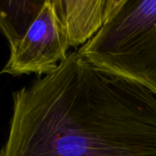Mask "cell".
<instances>
[{
  "label": "cell",
  "mask_w": 156,
  "mask_h": 156,
  "mask_svg": "<svg viewBox=\"0 0 156 156\" xmlns=\"http://www.w3.org/2000/svg\"><path fill=\"white\" fill-rule=\"evenodd\" d=\"M0 156H156V97L73 51L13 92Z\"/></svg>",
  "instance_id": "6da1fadb"
},
{
  "label": "cell",
  "mask_w": 156,
  "mask_h": 156,
  "mask_svg": "<svg viewBox=\"0 0 156 156\" xmlns=\"http://www.w3.org/2000/svg\"><path fill=\"white\" fill-rule=\"evenodd\" d=\"M77 51L156 97V0H108L103 27Z\"/></svg>",
  "instance_id": "7a4b0ae2"
},
{
  "label": "cell",
  "mask_w": 156,
  "mask_h": 156,
  "mask_svg": "<svg viewBox=\"0 0 156 156\" xmlns=\"http://www.w3.org/2000/svg\"><path fill=\"white\" fill-rule=\"evenodd\" d=\"M70 46L53 0H45L25 37L10 48L0 75H47L68 56Z\"/></svg>",
  "instance_id": "3957f363"
},
{
  "label": "cell",
  "mask_w": 156,
  "mask_h": 156,
  "mask_svg": "<svg viewBox=\"0 0 156 156\" xmlns=\"http://www.w3.org/2000/svg\"><path fill=\"white\" fill-rule=\"evenodd\" d=\"M108 0H53L70 48L82 47L103 27Z\"/></svg>",
  "instance_id": "277c9868"
},
{
  "label": "cell",
  "mask_w": 156,
  "mask_h": 156,
  "mask_svg": "<svg viewBox=\"0 0 156 156\" xmlns=\"http://www.w3.org/2000/svg\"><path fill=\"white\" fill-rule=\"evenodd\" d=\"M44 1H0V31L8 41L10 48L25 37Z\"/></svg>",
  "instance_id": "5b68a950"
}]
</instances>
